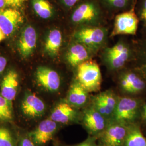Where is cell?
Wrapping results in <instances>:
<instances>
[{
    "instance_id": "obj_1",
    "label": "cell",
    "mask_w": 146,
    "mask_h": 146,
    "mask_svg": "<svg viewBox=\"0 0 146 146\" xmlns=\"http://www.w3.org/2000/svg\"><path fill=\"white\" fill-rule=\"evenodd\" d=\"M78 82L87 92H97L101 87L102 75L98 63L87 60L78 66Z\"/></svg>"
},
{
    "instance_id": "obj_2",
    "label": "cell",
    "mask_w": 146,
    "mask_h": 146,
    "mask_svg": "<svg viewBox=\"0 0 146 146\" xmlns=\"http://www.w3.org/2000/svg\"><path fill=\"white\" fill-rule=\"evenodd\" d=\"M139 20L133 9L121 13L116 16L111 36L119 35L135 34Z\"/></svg>"
},
{
    "instance_id": "obj_3",
    "label": "cell",
    "mask_w": 146,
    "mask_h": 146,
    "mask_svg": "<svg viewBox=\"0 0 146 146\" xmlns=\"http://www.w3.org/2000/svg\"><path fill=\"white\" fill-rule=\"evenodd\" d=\"M137 108L135 100L129 98L121 99L113 114L115 122L124 125L133 121L137 116Z\"/></svg>"
},
{
    "instance_id": "obj_4",
    "label": "cell",
    "mask_w": 146,
    "mask_h": 146,
    "mask_svg": "<svg viewBox=\"0 0 146 146\" xmlns=\"http://www.w3.org/2000/svg\"><path fill=\"white\" fill-rule=\"evenodd\" d=\"M57 128V123L48 119L41 122L34 130L28 134V136L35 146H42L52 139Z\"/></svg>"
},
{
    "instance_id": "obj_5",
    "label": "cell",
    "mask_w": 146,
    "mask_h": 146,
    "mask_svg": "<svg viewBox=\"0 0 146 146\" xmlns=\"http://www.w3.org/2000/svg\"><path fill=\"white\" fill-rule=\"evenodd\" d=\"M23 22V16L16 9H0V28L6 36L12 35Z\"/></svg>"
},
{
    "instance_id": "obj_6",
    "label": "cell",
    "mask_w": 146,
    "mask_h": 146,
    "mask_svg": "<svg viewBox=\"0 0 146 146\" xmlns=\"http://www.w3.org/2000/svg\"><path fill=\"white\" fill-rule=\"evenodd\" d=\"M21 111L26 117L36 119L42 117L46 110V106L42 100L35 94H27L22 101Z\"/></svg>"
},
{
    "instance_id": "obj_7",
    "label": "cell",
    "mask_w": 146,
    "mask_h": 146,
    "mask_svg": "<svg viewBox=\"0 0 146 146\" xmlns=\"http://www.w3.org/2000/svg\"><path fill=\"white\" fill-rule=\"evenodd\" d=\"M74 37L80 43L90 48H96L104 41L105 33L99 27H87L78 30Z\"/></svg>"
},
{
    "instance_id": "obj_8",
    "label": "cell",
    "mask_w": 146,
    "mask_h": 146,
    "mask_svg": "<svg viewBox=\"0 0 146 146\" xmlns=\"http://www.w3.org/2000/svg\"><path fill=\"white\" fill-rule=\"evenodd\" d=\"M128 134L124 125L115 122L104 131L102 141L105 146H123Z\"/></svg>"
},
{
    "instance_id": "obj_9",
    "label": "cell",
    "mask_w": 146,
    "mask_h": 146,
    "mask_svg": "<svg viewBox=\"0 0 146 146\" xmlns=\"http://www.w3.org/2000/svg\"><path fill=\"white\" fill-rule=\"evenodd\" d=\"M35 75L38 84L48 91L56 92L60 88V76L56 71L52 69L40 67L37 69Z\"/></svg>"
},
{
    "instance_id": "obj_10",
    "label": "cell",
    "mask_w": 146,
    "mask_h": 146,
    "mask_svg": "<svg viewBox=\"0 0 146 146\" xmlns=\"http://www.w3.org/2000/svg\"><path fill=\"white\" fill-rule=\"evenodd\" d=\"M37 34L35 29L31 26L26 27L22 31L19 41L18 49L22 58L29 56L36 47Z\"/></svg>"
},
{
    "instance_id": "obj_11",
    "label": "cell",
    "mask_w": 146,
    "mask_h": 146,
    "mask_svg": "<svg viewBox=\"0 0 146 146\" xmlns=\"http://www.w3.org/2000/svg\"><path fill=\"white\" fill-rule=\"evenodd\" d=\"M129 54L128 48L123 43H119L107 50L106 57L111 67L119 69L124 66Z\"/></svg>"
},
{
    "instance_id": "obj_12",
    "label": "cell",
    "mask_w": 146,
    "mask_h": 146,
    "mask_svg": "<svg viewBox=\"0 0 146 146\" xmlns=\"http://www.w3.org/2000/svg\"><path fill=\"white\" fill-rule=\"evenodd\" d=\"M94 102L95 108L104 116L113 114L117 104L114 95L110 92L98 95Z\"/></svg>"
},
{
    "instance_id": "obj_13",
    "label": "cell",
    "mask_w": 146,
    "mask_h": 146,
    "mask_svg": "<svg viewBox=\"0 0 146 146\" xmlns=\"http://www.w3.org/2000/svg\"><path fill=\"white\" fill-rule=\"evenodd\" d=\"M19 87V77L11 70L5 74L1 85V95L6 99L13 101L15 98Z\"/></svg>"
},
{
    "instance_id": "obj_14",
    "label": "cell",
    "mask_w": 146,
    "mask_h": 146,
    "mask_svg": "<svg viewBox=\"0 0 146 146\" xmlns=\"http://www.w3.org/2000/svg\"><path fill=\"white\" fill-rule=\"evenodd\" d=\"M76 117V112L70 104L62 102L57 104L51 113L49 119L57 123H68Z\"/></svg>"
},
{
    "instance_id": "obj_15",
    "label": "cell",
    "mask_w": 146,
    "mask_h": 146,
    "mask_svg": "<svg viewBox=\"0 0 146 146\" xmlns=\"http://www.w3.org/2000/svg\"><path fill=\"white\" fill-rule=\"evenodd\" d=\"M99 11L96 5L93 3H84L78 7L73 12L72 20L76 23H82L93 21L97 18Z\"/></svg>"
},
{
    "instance_id": "obj_16",
    "label": "cell",
    "mask_w": 146,
    "mask_h": 146,
    "mask_svg": "<svg viewBox=\"0 0 146 146\" xmlns=\"http://www.w3.org/2000/svg\"><path fill=\"white\" fill-rule=\"evenodd\" d=\"M84 121L86 127L92 132H100L105 128L104 116L95 108L89 109L85 112Z\"/></svg>"
},
{
    "instance_id": "obj_17",
    "label": "cell",
    "mask_w": 146,
    "mask_h": 146,
    "mask_svg": "<svg viewBox=\"0 0 146 146\" xmlns=\"http://www.w3.org/2000/svg\"><path fill=\"white\" fill-rule=\"evenodd\" d=\"M88 58V52L81 43H77L72 46L69 49L66 56L68 63L73 67L78 66L81 63L87 61Z\"/></svg>"
},
{
    "instance_id": "obj_18",
    "label": "cell",
    "mask_w": 146,
    "mask_h": 146,
    "mask_svg": "<svg viewBox=\"0 0 146 146\" xmlns=\"http://www.w3.org/2000/svg\"><path fill=\"white\" fill-rule=\"evenodd\" d=\"M87 92L78 82H74L71 85L68 92V102L69 104L75 106L84 105L87 99Z\"/></svg>"
},
{
    "instance_id": "obj_19",
    "label": "cell",
    "mask_w": 146,
    "mask_h": 146,
    "mask_svg": "<svg viewBox=\"0 0 146 146\" xmlns=\"http://www.w3.org/2000/svg\"><path fill=\"white\" fill-rule=\"evenodd\" d=\"M62 43V33L58 29L50 31L45 42V50L49 55L54 56L58 54Z\"/></svg>"
},
{
    "instance_id": "obj_20",
    "label": "cell",
    "mask_w": 146,
    "mask_h": 146,
    "mask_svg": "<svg viewBox=\"0 0 146 146\" xmlns=\"http://www.w3.org/2000/svg\"><path fill=\"white\" fill-rule=\"evenodd\" d=\"M32 6L37 15L42 19H47L53 15L52 5L47 0H32Z\"/></svg>"
},
{
    "instance_id": "obj_21",
    "label": "cell",
    "mask_w": 146,
    "mask_h": 146,
    "mask_svg": "<svg viewBox=\"0 0 146 146\" xmlns=\"http://www.w3.org/2000/svg\"><path fill=\"white\" fill-rule=\"evenodd\" d=\"M13 120L12 101L6 99L0 94V124L11 122Z\"/></svg>"
},
{
    "instance_id": "obj_22",
    "label": "cell",
    "mask_w": 146,
    "mask_h": 146,
    "mask_svg": "<svg viewBox=\"0 0 146 146\" xmlns=\"http://www.w3.org/2000/svg\"><path fill=\"white\" fill-rule=\"evenodd\" d=\"M123 146H146V139L140 129L134 127L128 131Z\"/></svg>"
},
{
    "instance_id": "obj_23",
    "label": "cell",
    "mask_w": 146,
    "mask_h": 146,
    "mask_svg": "<svg viewBox=\"0 0 146 146\" xmlns=\"http://www.w3.org/2000/svg\"><path fill=\"white\" fill-rule=\"evenodd\" d=\"M4 124H0V146H17L12 131Z\"/></svg>"
},
{
    "instance_id": "obj_24",
    "label": "cell",
    "mask_w": 146,
    "mask_h": 146,
    "mask_svg": "<svg viewBox=\"0 0 146 146\" xmlns=\"http://www.w3.org/2000/svg\"><path fill=\"white\" fill-rule=\"evenodd\" d=\"M130 84L129 93H136L140 92L145 88V83L134 73H128L123 77Z\"/></svg>"
},
{
    "instance_id": "obj_25",
    "label": "cell",
    "mask_w": 146,
    "mask_h": 146,
    "mask_svg": "<svg viewBox=\"0 0 146 146\" xmlns=\"http://www.w3.org/2000/svg\"><path fill=\"white\" fill-rule=\"evenodd\" d=\"M17 146H36L28 135L20 138Z\"/></svg>"
},
{
    "instance_id": "obj_26",
    "label": "cell",
    "mask_w": 146,
    "mask_h": 146,
    "mask_svg": "<svg viewBox=\"0 0 146 146\" xmlns=\"http://www.w3.org/2000/svg\"><path fill=\"white\" fill-rule=\"evenodd\" d=\"M106 1L110 5L119 8H123L128 2V0H106Z\"/></svg>"
},
{
    "instance_id": "obj_27",
    "label": "cell",
    "mask_w": 146,
    "mask_h": 146,
    "mask_svg": "<svg viewBox=\"0 0 146 146\" xmlns=\"http://www.w3.org/2000/svg\"><path fill=\"white\" fill-rule=\"evenodd\" d=\"M25 0H5L6 5L13 8H20L23 5Z\"/></svg>"
},
{
    "instance_id": "obj_28",
    "label": "cell",
    "mask_w": 146,
    "mask_h": 146,
    "mask_svg": "<svg viewBox=\"0 0 146 146\" xmlns=\"http://www.w3.org/2000/svg\"><path fill=\"white\" fill-rule=\"evenodd\" d=\"M7 65V60L3 56H0V75L5 69Z\"/></svg>"
},
{
    "instance_id": "obj_29",
    "label": "cell",
    "mask_w": 146,
    "mask_h": 146,
    "mask_svg": "<svg viewBox=\"0 0 146 146\" xmlns=\"http://www.w3.org/2000/svg\"><path fill=\"white\" fill-rule=\"evenodd\" d=\"M80 0H62L63 3L68 7H73Z\"/></svg>"
},
{
    "instance_id": "obj_30",
    "label": "cell",
    "mask_w": 146,
    "mask_h": 146,
    "mask_svg": "<svg viewBox=\"0 0 146 146\" xmlns=\"http://www.w3.org/2000/svg\"><path fill=\"white\" fill-rule=\"evenodd\" d=\"M141 17L146 23V0L145 1L142 9L141 11Z\"/></svg>"
},
{
    "instance_id": "obj_31",
    "label": "cell",
    "mask_w": 146,
    "mask_h": 146,
    "mask_svg": "<svg viewBox=\"0 0 146 146\" xmlns=\"http://www.w3.org/2000/svg\"><path fill=\"white\" fill-rule=\"evenodd\" d=\"M76 146H95V145L92 141L88 140V141H84Z\"/></svg>"
},
{
    "instance_id": "obj_32",
    "label": "cell",
    "mask_w": 146,
    "mask_h": 146,
    "mask_svg": "<svg viewBox=\"0 0 146 146\" xmlns=\"http://www.w3.org/2000/svg\"><path fill=\"white\" fill-rule=\"evenodd\" d=\"M5 34L3 33V31H2V30L0 28V42H1L2 40H3L5 38Z\"/></svg>"
},
{
    "instance_id": "obj_33",
    "label": "cell",
    "mask_w": 146,
    "mask_h": 146,
    "mask_svg": "<svg viewBox=\"0 0 146 146\" xmlns=\"http://www.w3.org/2000/svg\"><path fill=\"white\" fill-rule=\"evenodd\" d=\"M5 0H0V9H2L3 8L5 5Z\"/></svg>"
},
{
    "instance_id": "obj_34",
    "label": "cell",
    "mask_w": 146,
    "mask_h": 146,
    "mask_svg": "<svg viewBox=\"0 0 146 146\" xmlns=\"http://www.w3.org/2000/svg\"><path fill=\"white\" fill-rule=\"evenodd\" d=\"M144 116H145V118L146 119V104L145 106V107H144Z\"/></svg>"
}]
</instances>
